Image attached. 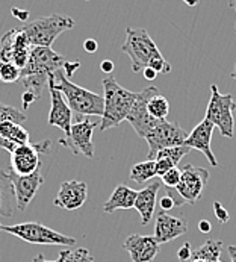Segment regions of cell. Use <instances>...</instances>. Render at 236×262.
<instances>
[{"mask_svg": "<svg viewBox=\"0 0 236 262\" xmlns=\"http://www.w3.org/2000/svg\"><path fill=\"white\" fill-rule=\"evenodd\" d=\"M159 243L153 235L133 233L127 236L123 247L129 253L132 262H152L159 253Z\"/></svg>", "mask_w": 236, "mask_h": 262, "instance_id": "9a60e30c", "label": "cell"}, {"mask_svg": "<svg viewBox=\"0 0 236 262\" xmlns=\"http://www.w3.org/2000/svg\"><path fill=\"white\" fill-rule=\"evenodd\" d=\"M160 188V182H152L150 185L143 188L141 191H138L136 200H135V209L138 211L139 217H141V223L143 226L149 225L155 215V209H156V197Z\"/></svg>", "mask_w": 236, "mask_h": 262, "instance_id": "44dd1931", "label": "cell"}, {"mask_svg": "<svg viewBox=\"0 0 236 262\" xmlns=\"http://www.w3.org/2000/svg\"><path fill=\"white\" fill-rule=\"evenodd\" d=\"M17 208L15 191L11 182L9 173L0 170V217L11 219L14 215V209Z\"/></svg>", "mask_w": 236, "mask_h": 262, "instance_id": "603a6c76", "label": "cell"}, {"mask_svg": "<svg viewBox=\"0 0 236 262\" xmlns=\"http://www.w3.org/2000/svg\"><path fill=\"white\" fill-rule=\"evenodd\" d=\"M143 75H144V77L147 79V80H155L156 79L157 73L153 70V69H150V67H147V69H144L143 70Z\"/></svg>", "mask_w": 236, "mask_h": 262, "instance_id": "b9f144b4", "label": "cell"}, {"mask_svg": "<svg viewBox=\"0 0 236 262\" xmlns=\"http://www.w3.org/2000/svg\"><path fill=\"white\" fill-rule=\"evenodd\" d=\"M114 69H115V66H114V62H112L111 59H105V61H102V64H100V70H102L103 73H106V75H111V73L114 72Z\"/></svg>", "mask_w": 236, "mask_h": 262, "instance_id": "60d3db41", "label": "cell"}, {"mask_svg": "<svg viewBox=\"0 0 236 262\" xmlns=\"http://www.w3.org/2000/svg\"><path fill=\"white\" fill-rule=\"evenodd\" d=\"M186 137L188 134L180 127L177 121L160 120L155 129L144 138L149 144V159H155L157 151L160 150L182 146Z\"/></svg>", "mask_w": 236, "mask_h": 262, "instance_id": "52a82bcc", "label": "cell"}, {"mask_svg": "<svg viewBox=\"0 0 236 262\" xmlns=\"http://www.w3.org/2000/svg\"><path fill=\"white\" fill-rule=\"evenodd\" d=\"M157 93H159V90L156 86H147L143 91H139L136 94V99H135V103H133L130 113L126 118L141 138H146L155 129L157 123L160 121V120L153 118L149 113V110H147L149 100Z\"/></svg>", "mask_w": 236, "mask_h": 262, "instance_id": "30bf717a", "label": "cell"}, {"mask_svg": "<svg viewBox=\"0 0 236 262\" xmlns=\"http://www.w3.org/2000/svg\"><path fill=\"white\" fill-rule=\"evenodd\" d=\"M68 59L59 53H56L52 47H42V46H32L28 64L21 70V77L29 75H52L56 70L64 69L65 62ZM20 77V79H21Z\"/></svg>", "mask_w": 236, "mask_h": 262, "instance_id": "8fae6325", "label": "cell"}, {"mask_svg": "<svg viewBox=\"0 0 236 262\" xmlns=\"http://www.w3.org/2000/svg\"><path fill=\"white\" fill-rule=\"evenodd\" d=\"M21 77V70L11 62H0V82L2 83H14Z\"/></svg>", "mask_w": 236, "mask_h": 262, "instance_id": "f546056e", "label": "cell"}, {"mask_svg": "<svg viewBox=\"0 0 236 262\" xmlns=\"http://www.w3.org/2000/svg\"><path fill=\"white\" fill-rule=\"evenodd\" d=\"M198 229H200V232H203V233H209V232L212 230V226H210V223H209L207 220H201V222L198 223Z\"/></svg>", "mask_w": 236, "mask_h": 262, "instance_id": "7bdbcfd3", "label": "cell"}, {"mask_svg": "<svg viewBox=\"0 0 236 262\" xmlns=\"http://www.w3.org/2000/svg\"><path fill=\"white\" fill-rule=\"evenodd\" d=\"M28 120V117L21 111L9 106V105H5L0 102V123L3 121H14V123H25Z\"/></svg>", "mask_w": 236, "mask_h": 262, "instance_id": "4dcf8cb0", "label": "cell"}, {"mask_svg": "<svg viewBox=\"0 0 236 262\" xmlns=\"http://www.w3.org/2000/svg\"><path fill=\"white\" fill-rule=\"evenodd\" d=\"M217 262H221V261H217Z\"/></svg>", "mask_w": 236, "mask_h": 262, "instance_id": "816d5d0a", "label": "cell"}, {"mask_svg": "<svg viewBox=\"0 0 236 262\" xmlns=\"http://www.w3.org/2000/svg\"><path fill=\"white\" fill-rule=\"evenodd\" d=\"M25 91H29L32 94L37 96V99H39L42 96V91L45 90V86L49 88V75H42V73H37V75H29L25 76L20 79Z\"/></svg>", "mask_w": 236, "mask_h": 262, "instance_id": "484cf974", "label": "cell"}, {"mask_svg": "<svg viewBox=\"0 0 236 262\" xmlns=\"http://www.w3.org/2000/svg\"><path fill=\"white\" fill-rule=\"evenodd\" d=\"M75 20L68 15L50 14L44 17H37L35 20H28L23 23L21 29L26 34L32 46L52 47L61 34L75 28Z\"/></svg>", "mask_w": 236, "mask_h": 262, "instance_id": "3957f363", "label": "cell"}, {"mask_svg": "<svg viewBox=\"0 0 236 262\" xmlns=\"http://www.w3.org/2000/svg\"><path fill=\"white\" fill-rule=\"evenodd\" d=\"M49 91H50V113H49V118L47 123L50 126H56L59 127L65 137L70 135L72 130V120H73V111L70 110L65 97L62 96L61 91H58L50 82H49Z\"/></svg>", "mask_w": 236, "mask_h": 262, "instance_id": "2e32d148", "label": "cell"}, {"mask_svg": "<svg viewBox=\"0 0 236 262\" xmlns=\"http://www.w3.org/2000/svg\"><path fill=\"white\" fill-rule=\"evenodd\" d=\"M190 147L188 146H176V147H168V149H163L160 150V151H157L156 158H167V159H170L176 167L179 165V162L182 161V158L183 156H186L188 153H190ZM155 158V159H156Z\"/></svg>", "mask_w": 236, "mask_h": 262, "instance_id": "f1b7e54d", "label": "cell"}, {"mask_svg": "<svg viewBox=\"0 0 236 262\" xmlns=\"http://www.w3.org/2000/svg\"><path fill=\"white\" fill-rule=\"evenodd\" d=\"M214 127H215L214 123H210L207 118H203L193 129V132L186 137L183 146H188L190 149H196L198 151H201L206 156V159L209 161V164L212 167H217L218 161H217L215 155L212 153V149H210Z\"/></svg>", "mask_w": 236, "mask_h": 262, "instance_id": "ac0fdd59", "label": "cell"}, {"mask_svg": "<svg viewBox=\"0 0 236 262\" xmlns=\"http://www.w3.org/2000/svg\"><path fill=\"white\" fill-rule=\"evenodd\" d=\"M49 82L58 91L62 93L70 110L75 114H78V117H83V115L102 117L103 115L105 99L83 86H79L75 82H72V79H68L64 73V69L56 70L55 73L49 76Z\"/></svg>", "mask_w": 236, "mask_h": 262, "instance_id": "6da1fadb", "label": "cell"}, {"mask_svg": "<svg viewBox=\"0 0 236 262\" xmlns=\"http://www.w3.org/2000/svg\"><path fill=\"white\" fill-rule=\"evenodd\" d=\"M136 195H138V191L132 189L127 185H118L112 191L111 197L106 200L103 211L106 214H114L118 209H130L135 206Z\"/></svg>", "mask_w": 236, "mask_h": 262, "instance_id": "7402d4cb", "label": "cell"}, {"mask_svg": "<svg viewBox=\"0 0 236 262\" xmlns=\"http://www.w3.org/2000/svg\"><path fill=\"white\" fill-rule=\"evenodd\" d=\"M236 103L232 94H221L215 83L210 85V100L206 108V117L214 126L220 129V134L226 138H233L235 132Z\"/></svg>", "mask_w": 236, "mask_h": 262, "instance_id": "5b68a950", "label": "cell"}, {"mask_svg": "<svg viewBox=\"0 0 236 262\" xmlns=\"http://www.w3.org/2000/svg\"><path fill=\"white\" fill-rule=\"evenodd\" d=\"M32 44L23 29H11L0 38V62H11L23 70L28 64Z\"/></svg>", "mask_w": 236, "mask_h": 262, "instance_id": "ba28073f", "label": "cell"}, {"mask_svg": "<svg viewBox=\"0 0 236 262\" xmlns=\"http://www.w3.org/2000/svg\"><path fill=\"white\" fill-rule=\"evenodd\" d=\"M232 79H235L236 80V61H235V69H233V72H232Z\"/></svg>", "mask_w": 236, "mask_h": 262, "instance_id": "c3c4849f", "label": "cell"}, {"mask_svg": "<svg viewBox=\"0 0 236 262\" xmlns=\"http://www.w3.org/2000/svg\"><path fill=\"white\" fill-rule=\"evenodd\" d=\"M155 161H156V173L159 178H162L167 171H170L171 168L176 167V165H174L170 159H167V158H156Z\"/></svg>", "mask_w": 236, "mask_h": 262, "instance_id": "d6a6232c", "label": "cell"}, {"mask_svg": "<svg viewBox=\"0 0 236 262\" xmlns=\"http://www.w3.org/2000/svg\"><path fill=\"white\" fill-rule=\"evenodd\" d=\"M188 230V222L185 217L170 215L167 211H159L156 214V226H155V238L159 244L170 243Z\"/></svg>", "mask_w": 236, "mask_h": 262, "instance_id": "e0dca14e", "label": "cell"}, {"mask_svg": "<svg viewBox=\"0 0 236 262\" xmlns=\"http://www.w3.org/2000/svg\"><path fill=\"white\" fill-rule=\"evenodd\" d=\"M183 2H186V3H188V5H191V6H194V5L198 3V0H183Z\"/></svg>", "mask_w": 236, "mask_h": 262, "instance_id": "7dc6e473", "label": "cell"}, {"mask_svg": "<svg viewBox=\"0 0 236 262\" xmlns=\"http://www.w3.org/2000/svg\"><path fill=\"white\" fill-rule=\"evenodd\" d=\"M9 178H11V182H12L14 191H15L17 209L25 211L29 206V203L34 200L39 187L44 182L41 168L32 174H15L14 171L9 170Z\"/></svg>", "mask_w": 236, "mask_h": 262, "instance_id": "5bb4252c", "label": "cell"}, {"mask_svg": "<svg viewBox=\"0 0 236 262\" xmlns=\"http://www.w3.org/2000/svg\"><path fill=\"white\" fill-rule=\"evenodd\" d=\"M0 232H2V225H0Z\"/></svg>", "mask_w": 236, "mask_h": 262, "instance_id": "f907efd6", "label": "cell"}, {"mask_svg": "<svg viewBox=\"0 0 236 262\" xmlns=\"http://www.w3.org/2000/svg\"><path fill=\"white\" fill-rule=\"evenodd\" d=\"M229 5H230V8H232V9H235V12H236V0H229ZM235 34H236V23H235Z\"/></svg>", "mask_w": 236, "mask_h": 262, "instance_id": "bcb514c9", "label": "cell"}, {"mask_svg": "<svg viewBox=\"0 0 236 262\" xmlns=\"http://www.w3.org/2000/svg\"><path fill=\"white\" fill-rule=\"evenodd\" d=\"M58 262H96L88 249L79 247L75 250H61Z\"/></svg>", "mask_w": 236, "mask_h": 262, "instance_id": "83f0119b", "label": "cell"}, {"mask_svg": "<svg viewBox=\"0 0 236 262\" xmlns=\"http://www.w3.org/2000/svg\"><path fill=\"white\" fill-rule=\"evenodd\" d=\"M86 197H88V187L85 182L67 181L61 185L59 192L53 203L58 208H62L67 211H76L85 205Z\"/></svg>", "mask_w": 236, "mask_h": 262, "instance_id": "d6986e66", "label": "cell"}, {"mask_svg": "<svg viewBox=\"0 0 236 262\" xmlns=\"http://www.w3.org/2000/svg\"><path fill=\"white\" fill-rule=\"evenodd\" d=\"M121 50L130 58L132 70L135 73L143 72L150 67L153 61L162 56L156 42L152 39L150 34L143 28H127L126 41L121 46Z\"/></svg>", "mask_w": 236, "mask_h": 262, "instance_id": "277c9868", "label": "cell"}, {"mask_svg": "<svg viewBox=\"0 0 236 262\" xmlns=\"http://www.w3.org/2000/svg\"><path fill=\"white\" fill-rule=\"evenodd\" d=\"M83 49H85L86 53H96L97 49H99V42L96 39H92V38H86L83 41Z\"/></svg>", "mask_w": 236, "mask_h": 262, "instance_id": "f35d334b", "label": "cell"}, {"mask_svg": "<svg viewBox=\"0 0 236 262\" xmlns=\"http://www.w3.org/2000/svg\"><path fill=\"white\" fill-rule=\"evenodd\" d=\"M227 250H229L230 261L236 262V246H229V247H227Z\"/></svg>", "mask_w": 236, "mask_h": 262, "instance_id": "ee69618b", "label": "cell"}, {"mask_svg": "<svg viewBox=\"0 0 236 262\" xmlns=\"http://www.w3.org/2000/svg\"><path fill=\"white\" fill-rule=\"evenodd\" d=\"M21 100H23V110H28V108H29L35 100H38V99H37L35 94H32V93H29V91H25Z\"/></svg>", "mask_w": 236, "mask_h": 262, "instance_id": "ab89813d", "label": "cell"}, {"mask_svg": "<svg viewBox=\"0 0 236 262\" xmlns=\"http://www.w3.org/2000/svg\"><path fill=\"white\" fill-rule=\"evenodd\" d=\"M32 262H58V261H47L42 255H38V256H35V258L32 259Z\"/></svg>", "mask_w": 236, "mask_h": 262, "instance_id": "f6af8a7d", "label": "cell"}, {"mask_svg": "<svg viewBox=\"0 0 236 262\" xmlns=\"http://www.w3.org/2000/svg\"><path fill=\"white\" fill-rule=\"evenodd\" d=\"M209 181V171L203 167L196 165H185L182 168L180 182L177 184L176 191L183 203L196 205V202L201 197L203 189Z\"/></svg>", "mask_w": 236, "mask_h": 262, "instance_id": "7c38bea8", "label": "cell"}, {"mask_svg": "<svg viewBox=\"0 0 236 262\" xmlns=\"http://www.w3.org/2000/svg\"><path fill=\"white\" fill-rule=\"evenodd\" d=\"M52 141L44 140L37 144H23L11 153V171L15 174H32L41 168V158L42 153H50Z\"/></svg>", "mask_w": 236, "mask_h": 262, "instance_id": "9c48e42d", "label": "cell"}, {"mask_svg": "<svg viewBox=\"0 0 236 262\" xmlns=\"http://www.w3.org/2000/svg\"><path fill=\"white\" fill-rule=\"evenodd\" d=\"M11 12H12V15H14L17 20H21L23 23H26V21L29 20V15H31L29 11H23V9H20V8H15V6L11 9Z\"/></svg>", "mask_w": 236, "mask_h": 262, "instance_id": "74e56055", "label": "cell"}, {"mask_svg": "<svg viewBox=\"0 0 236 262\" xmlns=\"http://www.w3.org/2000/svg\"><path fill=\"white\" fill-rule=\"evenodd\" d=\"M160 206H162V211H167L168 212L170 209H173L176 206H180V205L174 200V197L171 194H165L162 197V200H160Z\"/></svg>", "mask_w": 236, "mask_h": 262, "instance_id": "e575fe53", "label": "cell"}, {"mask_svg": "<svg viewBox=\"0 0 236 262\" xmlns=\"http://www.w3.org/2000/svg\"><path fill=\"white\" fill-rule=\"evenodd\" d=\"M223 252V241L220 239H207L203 246H200L196 252H193L191 259H201L206 262L220 261Z\"/></svg>", "mask_w": 236, "mask_h": 262, "instance_id": "cb8c5ba5", "label": "cell"}, {"mask_svg": "<svg viewBox=\"0 0 236 262\" xmlns=\"http://www.w3.org/2000/svg\"><path fill=\"white\" fill-rule=\"evenodd\" d=\"M193 262H206V261H201V259H193Z\"/></svg>", "mask_w": 236, "mask_h": 262, "instance_id": "681fc988", "label": "cell"}, {"mask_svg": "<svg viewBox=\"0 0 236 262\" xmlns=\"http://www.w3.org/2000/svg\"><path fill=\"white\" fill-rule=\"evenodd\" d=\"M31 135L29 132L20 124L14 121H3L0 123V147L12 153L18 146L29 144Z\"/></svg>", "mask_w": 236, "mask_h": 262, "instance_id": "ffe728a7", "label": "cell"}, {"mask_svg": "<svg viewBox=\"0 0 236 262\" xmlns=\"http://www.w3.org/2000/svg\"><path fill=\"white\" fill-rule=\"evenodd\" d=\"M99 126V123L91 121L88 118L79 120L78 123L72 124L70 135L62 138L59 143L65 146L67 149L73 151V155H83L86 158H94V143H92V134L94 129Z\"/></svg>", "mask_w": 236, "mask_h": 262, "instance_id": "4fadbf2b", "label": "cell"}, {"mask_svg": "<svg viewBox=\"0 0 236 262\" xmlns=\"http://www.w3.org/2000/svg\"><path fill=\"white\" fill-rule=\"evenodd\" d=\"M2 230L14 235L26 243L31 244H45V246H75L76 239L73 236H67L64 233H59L47 226L35 223V222H29V223H20V225L14 226H3Z\"/></svg>", "mask_w": 236, "mask_h": 262, "instance_id": "8992f818", "label": "cell"}, {"mask_svg": "<svg viewBox=\"0 0 236 262\" xmlns=\"http://www.w3.org/2000/svg\"><path fill=\"white\" fill-rule=\"evenodd\" d=\"M79 67H80V62H79V61H75V62L67 61L65 66H64V73H65V76H67L68 79H72V76L76 73V70H78Z\"/></svg>", "mask_w": 236, "mask_h": 262, "instance_id": "8d00e7d4", "label": "cell"}, {"mask_svg": "<svg viewBox=\"0 0 236 262\" xmlns=\"http://www.w3.org/2000/svg\"><path fill=\"white\" fill-rule=\"evenodd\" d=\"M214 212H215V217L221 222V223H227L230 220V215L227 212V209L223 208V205L220 202H215L214 203Z\"/></svg>", "mask_w": 236, "mask_h": 262, "instance_id": "836d02e7", "label": "cell"}, {"mask_svg": "<svg viewBox=\"0 0 236 262\" xmlns=\"http://www.w3.org/2000/svg\"><path fill=\"white\" fill-rule=\"evenodd\" d=\"M157 176L156 173V161L155 159H147L144 162L135 164L129 173V179L136 182V184H144L150 179Z\"/></svg>", "mask_w": 236, "mask_h": 262, "instance_id": "d4e9b609", "label": "cell"}, {"mask_svg": "<svg viewBox=\"0 0 236 262\" xmlns=\"http://www.w3.org/2000/svg\"><path fill=\"white\" fill-rule=\"evenodd\" d=\"M147 110L150 115L156 120H165V117L170 113V102L165 96H162L160 93L155 94L147 105Z\"/></svg>", "mask_w": 236, "mask_h": 262, "instance_id": "4316f807", "label": "cell"}, {"mask_svg": "<svg viewBox=\"0 0 236 262\" xmlns=\"http://www.w3.org/2000/svg\"><path fill=\"white\" fill-rule=\"evenodd\" d=\"M180 176H182V170L177 168V167H174V168H171L170 171H167V173L160 178V181H162V184H165L168 188H176L177 187V184L180 182Z\"/></svg>", "mask_w": 236, "mask_h": 262, "instance_id": "1f68e13d", "label": "cell"}, {"mask_svg": "<svg viewBox=\"0 0 236 262\" xmlns=\"http://www.w3.org/2000/svg\"><path fill=\"white\" fill-rule=\"evenodd\" d=\"M191 256H193L191 244H190V243H185V244L179 249V252H177V258H179V261L186 262L188 259H191Z\"/></svg>", "mask_w": 236, "mask_h": 262, "instance_id": "d590c367", "label": "cell"}, {"mask_svg": "<svg viewBox=\"0 0 236 262\" xmlns=\"http://www.w3.org/2000/svg\"><path fill=\"white\" fill-rule=\"evenodd\" d=\"M102 85H103V93H105L103 96L105 108H103L102 120L99 123V129L105 132L108 129H112L118 124H121L127 118L138 93H132L126 90L112 76L103 79Z\"/></svg>", "mask_w": 236, "mask_h": 262, "instance_id": "7a4b0ae2", "label": "cell"}]
</instances>
